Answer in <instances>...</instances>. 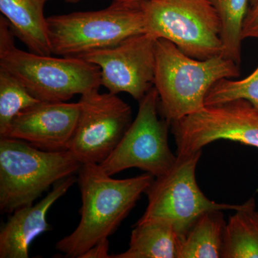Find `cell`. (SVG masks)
Segmentation results:
<instances>
[{
    "instance_id": "cell-11",
    "label": "cell",
    "mask_w": 258,
    "mask_h": 258,
    "mask_svg": "<svg viewBox=\"0 0 258 258\" xmlns=\"http://www.w3.org/2000/svg\"><path fill=\"white\" fill-rule=\"evenodd\" d=\"M156 40L139 34L79 57L99 68L101 86L108 92L128 93L139 102L154 87Z\"/></svg>"
},
{
    "instance_id": "cell-21",
    "label": "cell",
    "mask_w": 258,
    "mask_h": 258,
    "mask_svg": "<svg viewBox=\"0 0 258 258\" xmlns=\"http://www.w3.org/2000/svg\"><path fill=\"white\" fill-rule=\"evenodd\" d=\"M242 38L258 39V0L249 7L242 28Z\"/></svg>"
},
{
    "instance_id": "cell-9",
    "label": "cell",
    "mask_w": 258,
    "mask_h": 258,
    "mask_svg": "<svg viewBox=\"0 0 258 258\" xmlns=\"http://www.w3.org/2000/svg\"><path fill=\"white\" fill-rule=\"evenodd\" d=\"M176 155L201 151L219 140L257 148L258 111L243 99L205 106L196 113L170 123Z\"/></svg>"
},
{
    "instance_id": "cell-18",
    "label": "cell",
    "mask_w": 258,
    "mask_h": 258,
    "mask_svg": "<svg viewBox=\"0 0 258 258\" xmlns=\"http://www.w3.org/2000/svg\"><path fill=\"white\" fill-rule=\"evenodd\" d=\"M220 19L222 45V55L241 63L242 32L248 11L249 0H209Z\"/></svg>"
},
{
    "instance_id": "cell-19",
    "label": "cell",
    "mask_w": 258,
    "mask_h": 258,
    "mask_svg": "<svg viewBox=\"0 0 258 258\" xmlns=\"http://www.w3.org/2000/svg\"><path fill=\"white\" fill-rule=\"evenodd\" d=\"M38 102L14 75L0 67V138L6 137L13 120L21 112Z\"/></svg>"
},
{
    "instance_id": "cell-6",
    "label": "cell",
    "mask_w": 258,
    "mask_h": 258,
    "mask_svg": "<svg viewBox=\"0 0 258 258\" xmlns=\"http://www.w3.org/2000/svg\"><path fill=\"white\" fill-rule=\"evenodd\" d=\"M0 67L40 101L67 102L101 86L99 68L80 57L39 55L15 46L0 55Z\"/></svg>"
},
{
    "instance_id": "cell-5",
    "label": "cell",
    "mask_w": 258,
    "mask_h": 258,
    "mask_svg": "<svg viewBox=\"0 0 258 258\" xmlns=\"http://www.w3.org/2000/svg\"><path fill=\"white\" fill-rule=\"evenodd\" d=\"M141 8L145 33L155 40H169L198 60L222 55L220 19L209 0H152Z\"/></svg>"
},
{
    "instance_id": "cell-23",
    "label": "cell",
    "mask_w": 258,
    "mask_h": 258,
    "mask_svg": "<svg viewBox=\"0 0 258 258\" xmlns=\"http://www.w3.org/2000/svg\"><path fill=\"white\" fill-rule=\"evenodd\" d=\"M109 251V241L108 239L102 240L92 247H91L81 258H111V254H108Z\"/></svg>"
},
{
    "instance_id": "cell-2",
    "label": "cell",
    "mask_w": 258,
    "mask_h": 258,
    "mask_svg": "<svg viewBox=\"0 0 258 258\" xmlns=\"http://www.w3.org/2000/svg\"><path fill=\"white\" fill-rule=\"evenodd\" d=\"M154 87L159 113L169 123L203 109L210 88L222 79L240 75V66L221 55L198 60L165 39L156 40Z\"/></svg>"
},
{
    "instance_id": "cell-3",
    "label": "cell",
    "mask_w": 258,
    "mask_h": 258,
    "mask_svg": "<svg viewBox=\"0 0 258 258\" xmlns=\"http://www.w3.org/2000/svg\"><path fill=\"white\" fill-rule=\"evenodd\" d=\"M82 164L69 150L47 152L20 139H0V210L13 213L33 205L42 193L79 172Z\"/></svg>"
},
{
    "instance_id": "cell-4",
    "label": "cell",
    "mask_w": 258,
    "mask_h": 258,
    "mask_svg": "<svg viewBox=\"0 0 258 258\" xmlns=\"http://www.w3.org/2000/svg\"><path fill=\"white\" fill-rule=\"evenodd\" d=\"M51 50L61 57H79L145 33L140 6L111 3L96 11L75 12L47 18Z\"/></svg>"
},
{
    "instance_id": "cell-25",
    "label": "cell",
    "mask_w": 258,
    "mask_h": 258,
    "mask_svg": "<svg viewBox=\"0 0 258 258\" xmlns=\"http://www.w3.org/2000/svg\"><path fill=\"white\" fill-rule=\"evenodd\" d=\"M81 1V0H64L66 3H71V4H76V3H79Z\"/></svg>"
},
{
    "instance_id": "cell-26",
    "label": "cell",
    "mask_w": 258,
    "mask_h": 258,
    "mask_svg": "<svg viewBox=\"0 0 258 258\" xmlns=\"http://www.w3.org/2000/svg\"><path fill=\"white\" fill-rule=\"evenodd\" d=\"M257 0H249V6H251V5H254V3L257 2Z\"/></svg>"
},
{
    "instance_id": "cell-16",
    "label": "cell",
    "mask_w": 258,
    "mask_h": 258,
    "mask_svg": "<svg viewBox=\"0 0 258 258\" xmlns=\"http://www.w3.org/2000/svg\"><path fill=\"white\" fill-rule=\"evenodd\" d=\"M222 210L205 212L180 244L178 258L222 257L226 223Z\"/></svg>"
},
{
    "instance_id": "cell-17",
    "label": "cell",
    "mask_w": 258,
    "mask_h": 258,
    "mask_svg": "<svg viewBox=\"0 0 258 258\" xmlns=\"http://www.w3.org/2000/svg\"><path fill=\"white\" fill-rule=\"evenodd\" d=\"M229 218L224 232L222 258H258V210L254 198Z\"/></svg>"
},
{
    "instance_id": "cell-13",
    "label": "cell",
    "mask_w": 258,
    "mask_h": 258,
    "mask_svg": "<svg viewBox=\"0 0 258 258\" xmlns=\"http://www.w3.org/2000/svg\"><path fill=\"white\" fill-rule=\"evenodd\" d=\"M76 182L77 177L74 175L60 180L35 205L15 210L0 230V258H28L34 240L52 230L47 222V212Z\"/></svg>"
},
{
    "instance_id": "cell-24",
    "label": "cell",
    "mask_w": 258,
    "mask_h": 258,
    "mask_svg": "<svg viewBox=\"0 0 258 258\" xmlns=\"http://www.w3.org/2000/svg\"><path fill=\"white\" fill-rule=\"evenodd\" d=\"M111 3H119V4L128 5V6H140L142 3L152 0H109Z\"/></svg>"
},
{
    "instance_id": "cell-22",
    "label": "cell",
    "mask_w": 258,
    "mask_h": 258,
    "mask_svg": "<svg viewBox=\"0 0 258 258\" xmlns=\"http://www.w3.org/2000/svg\"><path fill=\"white\" fill-rule=\"evenodd\" d=\"M15 33L9 22L1 15L0 17V55L15 47Z\"/></svg>"
},
{
    "instance_id": "cell-14",
    "label": "cell",
    "mask_w": 258,
    "mask_h": 258,
    "mask_svg": "<svg viewBox=\"0 0 258 258\" xmlns=\"http://www.w3.org/2000/svg\"><path fill=\"white\" fill-rule=\"evenodd\" d=\"M49 0H0V12L30 52L52 55L45 8Z\"/></svg>"
},
{
    "instance_id": "cell-8",
    "label": "cell",
    "mask_w": 258,
    "mask_h": 258,
    "mask_svg": "<svg viewBox=\"0 0 258 258\" xmlns=\"http://www.w3.org/2000/svg\"><path fill=\"white\" fill-rule=\"evenodd\" d=\"M139 103L135 120L109 157L99 164L108 175L137 168L157 178L175 164L177 155L171 152L168 142L170 123L159 118L156 88L153 87Z\"/></svg>"
},
{
    "instance_id": "cell-12",
    "label": "cell",
    "mask_w": 258,
    "mask_h": 258,
    "mask_svg": "<svg viewBox=\"0 0 258 258\" xmlns=\"http://www.w3.org/2000/svg\"><path fill=\"white\" fill-rule=\"evenodd\" d=\"M80 112L79 102H38L15 118L5 137L20 139L47 152L69 150Z\"/></svg>"
},
{
    "instance_id": "cell-1",
    "label": "cell",
    "mask_w": 258,
    "mask_h": 258,
    "mask_svg": "<svg viewBox=\"0 0 258 258\" xmlns=\"http://www.w3.org/2000/svg\"><path fill=\"white\" fill-rule=\"evenodd\" d=\"M149 173L117 179L99 164H82L78 172L81 191V220L71 234L55 244L64 257L81 258L93 245L108 239L154 181Z\"/></svg>"
},
{
    "instance_id": "cell-7",
    "label": "cell",
    "mask_w": 258,
    "mask_h": 258,
    "mask_svg": "<svg viewBox=\"0 0 258 258\" xmlns=\"http://www.w3.org/2000/svg\"><path fill=\"white\" fill-rule=\"evenodd\" d=\"M202 150L177 155L169 172L154 178L146 191L147 208L138 221L157 220L170 223L181 241L205 212L236 210L242 205L217 203L207 198L197 183L195 171Z\"/></svg>"
},
{
    "instance_id": "cell-10",
    "label": "cell",
    "mask_w": 258,
    "mask_h": 258,
    "mask_svg": "<svg viewBox=\"0 0 258 258\" xmlns=\"http://www.w3.org/2000/svg\"><path fill=\"white\" fill-rule=\"evenodd\" d=\"M81 112L69 150L82 164L109 157L132 123V110L117 95L99 89L81 95Z\"/></svg>"
},
{
    "instance_id": "cell-20",
    "label": "cell",
    "mask_w": 258,
    "mask_h": 258,
    "mask_svg": "<svg viewBox=\"0 0 258 258\" xmlns=\"http://www.w3.org/2000/svg\"><path fill=\"white\" fill-rule=\"evenodd\" d=\"M243 99L258 111V67L247 77L239 81L222 79L213 85L205 97V106Z\"/></svg>"
},
{
    "instance_id": "cell-15",
    "label": "cell",
    "mask_w": 258,
    "mask_h": 258,
    "mask_svg": "<svg viewBox=\"0 0 258 258\" xmlns=\"http://www.w3.org/2000/svg\"><path fill=\"white\" fill-rule=\"evenodd\" d=\"M181 242L169 222L137 221L131 234L128 248L111 258H178Z\"/></svg>"
}]
</instances>
